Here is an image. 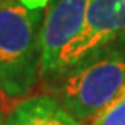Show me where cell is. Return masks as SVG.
<instances>
[{"instance_id": "2", "label": "cell", "mask_w": 125, "mask_h": 125, "mask_svg": "<svg viewBox=\"0 0 125 125\" xmlns=\"http://www.w3.org/2000/svg\"><path fill=\"white\" fill-rule=\"evenodd\" d=\"M44 12L0 0V89L8 100H24L41 78L39 30Z\"/></svg>"}, {"instance_id": "7", "label": "cell", "mask_w": 125, "mask_h": 125, "mask_svg": "<svg viewBox=\"0 0 125 125\" xmlns=\"http://www.w3.org/2000/svg\"><path fill=\"white\" fill-rule=\"evenodd\" d=\"M30 11H45L51 0H12Z\"/></svg>"}, {"instance_id": "6", "label": "cell", "mask_w": 125, "mask_h": 125, "mask_svg": "<svg viewBox=\"0 0 125 125\" xmlns=\"http://www.w3.org/2000/svg\"><path fill=\"white\" fill-rule=\"evenodd\" d=\"M91 122V125H125V84Z\"/></svg>"}, {"instance_id": "9", "label": "cell", "mask_w": 125, "mask_h": 125, "mask_svg": "<svg viewBox=\"0 0 125 125\" xmlns=\"http://www.w3.org/2000/svg\"><path fill=\"white\" fill-rule=\"evenodd\" d=\"M5 121H6V112L0 109V125H5Z\"/></svg>"}, {"instance_id": "1", "label": "cell", "mask_w": 125, "mask_h": 125, "mask_svg": "<svg viewBox=\"0 0 125 125\" xmlns=\"http://www.w3.org/2000/svg\"><path fill=\"white\" fill-rule=\"evenodd\" d=\"M44 80L48 95L75 119L92 121L125 84V35Z\"/></svg>"}, {"instance_id": "3", "label": "cell", "mask_w": 125, "mask_h": 125, "mask_svg": "<svg viewBox=\"0 0 125 125\" xmlns=\"http://www.w3.org/2000/svg\"><path fill=\"white\" fill-rule=\"evenodd\" d=\"M91 0H51L39 30L41 78L56 73L63 51L84 27Z\"/></svg>"}, {"instance_id": "8", "label": "cell", "mask_w": 125, "mask_h": 125, "mask_svg": "<svg viewBox=\"0 0 125 125\" xmlns=\"http://www.w3.org/2000/svg\"><path fill=\"white\" fill-rule=\"evenodd\" d=\"M5 101H8V98H6V95L2 92V89H0V109H3L5 110V107H3V103Z\"/></svg>"}, {"instance_id": "5", "label": "cell", "mask_w": 125, "mask_h": 125, "mask_svg": "<svg viewBox=\"0 0 125 125\" xmlns=\"http://www.w3.org/2000/svg\"><path fill=\"white\" fill-rule=\"evenodd\" d=\"M5 125H84L48 94L21 100L8 112Z\"/></svg>"}, {"instance_id": "4", "label": "cell", "mask_w": 125, "mask_h": 125, "mask_svg": "<svg viewBox=\"0 0 125 125\" xmlns=\"http://www.w3.org/2000/svg\"><path fill=\"white\" fill-rule=\"evenodd\" d=\"M122 35H125V0H91L84 27L63 51L56 73Z\"/></svg>"}]
</instances>
